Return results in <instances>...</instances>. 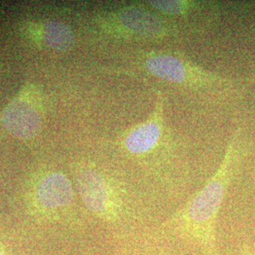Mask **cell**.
<instances>
[{
	"label": "cell",
	"mask_w": 255,
	"mask_h": 255,
	"mask_svg": "<svg viewBox=\"0 0 255 255\" xmlns=\"http://www.w3.org/2000/svg\"><path fill=\"white\" fill-rule=\"evenodd\" d=\"M119 73L199 95H221L239 82L209 70L182 51L172 48H138Z\"/></svg>",
	"instance_id": "cell-1"
},
{
	"label": "cell",
	"mask_w": 255,
	"mask_h": 255,
	"mask_svg": "<svg viewBox=\"0 0 255 255\" xmlns=\"http://www.w3.org/2000/svg\"><path fill=\"white\" fill-rule=\"evenodd\" d=\"M238 136L237 131L231 138L217 171L169 221V226L196 240L208 255H219L216 224L238 163Z\"/></svg>",
	"instance_id": "cell-2"
},
{
	"label": "cell",
	"mask_w": 255,
	"mask_h": 255,
	"mask_svg": "<svg viewBox=\"0 0 255 255\" xmlns=\"http://www.w3.org/2000/svg\"><path fill=\"white\" fill-rule=\"evenodd\" d=\"M165 94L156 90L154 106L146 119L129 128L122 138L123 149L138 164L163 177L175 153V143L166 124Z\"/></svg>",
	"instance_id": "cell-3"
},
{
	"label": "cell",
	"mask_w": 255,
	"mask_h": 255,
	"mask_svg": "<svg viewBox=\"0 0 255 255\" xmlns=\"http://www.w3.org/2000/svg\"><path fill=\"white\" fill-rule=\"evenodd\" d=\"M101 27L107 34L128 43L160 45L181 36L184 26L157 13L145 1H135L101 17Z\"/></svg>",
	"instance_id": "cell-4"
},
{
	"label": "cell",
	"mask_w": 255,
	"mask_h": 255,
	"mask_svg": "<svg viewBox=\"0 0 255 255\" xmlns=\"http://www.w3.org/2000/svg\"><path fill=\"white\" fill-rule=\"evenodd\" d=\"M76 182L82 201L97 217L108 222H119L137 213L131 209L129 197L97 168L85 166L78 170Z\"/></svg>",
	"instance_id": "cell-5"
},
{
	"label": "cell",
	"mask_w": 255,
	"mask_h": 255,
	"mask_svg": "<svg viewBox=\"0 0 255 255\" xmlns=\"http://www.w3.org/2000/svg\"><path fill=\"white\" fill-rule=\"evenodd\" d=\"M37 199L46 208L67 207L74 201L72 183L64 174H48L37 187Z\"/></svg>",
	"instance_id": "cell-6"
},
{
	"label": "cell",
	"mask_w": 255,
	"mask_h": 255,
	"mask_svg": "<svg viewBox=\"0 0 255 255\" xmlns=\"http://www.w3.org/2000/svg\"><path fill=\"white\" fill-rule=\"evenodd\" d=\"M3 123L11 134L19 138L34 136L41 128L38 112L25 101L12 103L4 115Z\"/></svg>",
	"instance_id": "cell-7"
},
{
	"label": "cell",
	"mask_w": 255,
	"mask_h": 255,
	"mask_svg": "<svg viewBox=\"0 0 255 255\" xmlns=\"http://www.w3.org/2000/svg\"><path fill=\"white\" fill-rule=\"evenodd\" d=\"M145 3L157 13L180 23L181 19L198 17V14L213 8L211 2L194 0H147Z\"/></svg>",
	"instance_id": "cell-8"
},
{
	"label": "cell",
	"mask_w": 255,
	"mask_h": 255,
	"mask_svg": "<svg viewBox=\"0 0 255 255\" xmlns=\"http://www.w3.org/2000/svg\"><path fill=\"white\" fill-rule=\"evenodd\" d=\"M45 40L57 50L70 49L75 44V33L68 25L60 21H47L45 26Z\"/></svg>",
	"instance_id": "cell-9"
},
{
	"label": "cell",
	"mask_w": 255,
	"mask_h": 255,
	"mask_svg": "<svg viewBox=\"0 0 255 255\" xmlns=\"http://www.w3.org/2000/svg\"><path fill=\"white\" fill-rule=\"evenodd\" d=\"M255 255V252H248L246 255Z\"/></svg>",
	"instance_id": "cell-10"
},
{
	"label": "cell",
	"mask_w": 255,
	"mask_h": 255,
	"mask_svg": "<svg viewBox=\"0 0 255 255\" xmlns=\"http://www.w3.org/2000/svg\"><path fill=\"white\" fill-rule=\"evenodd\" d=\"M0 255H4V253L2 252V250H1V249H0Z\"/></svg>",
	"instance_id": "cell-11"
}]
</instances>
